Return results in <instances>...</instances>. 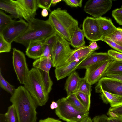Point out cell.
<instances>
[{
	"mask_svg": "<svg viewBox=\"0 0 122 122\" xmlns=\"http://www.w3.org/2000/svg\"><path fill=\"white\" fill-rule=\"evenodd\" d=\"M96 19L99 25L102 41L112 33L117 28L110 18L102 16Z\"/></svg>",
	"mask_w": 122,
	"mask_h": 122,
	"instance_id": "19",
	"label": "cell"
},
{
	"mask_svg": "<svg viewBox=\"0 0 122 122\" xmlns=\"http://www.w3.org/2000/svg\"><path fill=\"white\" fill-rule=\"evenodd\" d=\"M94 52V51L90 50L87 46L85 45L75 48L72 50L68 58L64 64L87 57Z\"/></svg>",
	"mask_w": 122,
	"mask_h": 122,
	"instance_id": "20",
	"label": "cell"
},
{
	"mask_svg": "<svg viewBox=\"0 0 122 122\" xmlns=\"http://www.w3.org/2000/svg\"><path fill=\"white\" fill-rule=\"evenodd\" d=\"M29 24L23 19L15 21L4 29L1 33L5 39L11 44L26 30Z\"/></svg>",
	"mask_w": 122,
	"mask_h": 122,
	"instance_id": "10",
	"label": "cell"
},
{
	"mask_svg": "<svg viewBox=\"0 0 122 122\" xmlns=\"http://www.w3.org/2000/svg\"><path fill=\"white\" fill-rule=\"evenodd\" d=\"M15 21L11 16L8 15L1 10H0V33L8 25Z\"/></svg>",
	"mask_w": 122,
	"mask_h": 122,
	"instance_id": "26",
	"label": "cell"
},
{
	"mask_svg": "<svg viewBox=\"0 0 122 122\" xmlns=\"http://www.w3.org/2000/svg\"><path fill=\"white\" fill-rule=\"evenodd\" d=\"M122 72V61H113L106 70L104 76L107 74Z\"/></svg>",
	"mask_w": 122,
	"mask_h": 122,
	"instance_id": "27",
	"label": "cell"
},
{
	"mask_svg": "<svg viewBox=\"0 0 122 122\" xmlns=\"http://www.w3.org/2000/svg\"><path fill=\"white\" fill-rule=\"evenodd\" d=\"M97 86L112 93L122 95V82L116 79L104 76L98 81Z\"/></svg>",
	"mask_w": 122,
	"mask_h": 122,
	"instance_id": "13",
	"label": "cell"
},
{
	"mask_svg": "<svg viewBox=\"0 0 122 122\" xmlns=\"http://www.w3.org/2000/svg\"><path fill=\"white\" fill-rule=\"evenodd\" d=\"M113 4L111 0H89L85 3L84 10L93 17H102L111 9Z\"/></svg>",
	"mask_w": 122,
	"mask_h": 122,
	"instance_id": "8",
	"label": "cell"
},
{
	"mask_svg": "<svg viewBox=\"0 0 122 122\" xmlns=\"http://www.w3.org/2000/svg\"><path fill=\"white\" fill-rule=\"evenodd\" d=\"M106 76L117 80L122 82V72L115 74H105Z\"/></svg>",
	"mask_w": 122,
	"mask_h": 122,
	"instance_id": "42",
	"label": "cell"
},
{
	"mask_svg": "<svg viewBox=\"0 0 122 122\" xmlns=\"http://www.w3.org/2000/svg\"><path fill=\"white\" fill-rule=\"evenodd\" d=\"M16 1L22 6L32 18H34L38 8L37 0H17Z\"/></svg>",
	"mask_w": 122,
	"mask_h": 122,
	"instance_id": "21",
	"label": "cell"
},
{
	"mask_svg": "<svg viewBox=\"0 0 122 122\" xmlns=\"http://www.w3.org/2000/svg\"><path fill=\"white\" fill-rule=\"evenodd\" d=\"M66 98L71 105L76 109L84 112H88L78 98L76 93L67 96Z\"/></svg>",
	"mask_w": 122,
	"mask_h": 122,
	"instance_id": "24",
	"label": "cell"
},
{
	"mask_svg": "<svg viewBox=\"0 0 122 122\" xmlns=\"http://www.w3.org/2000/svg\"><path fill=\"white\" fill-rule=\"evenodd\" d=\"M51 52L52 50L50 47L44 43L43 52L41 57H45L48 58H51Z\"/></svg>",
	"mask_w": 122,
	"mask_h": 122,
	"instance_id": "40",
	"label": "cell"
},
{
	"mask_svg": "<svg viewBox=\"0 0 122 122\" xmlns=\"http://www.w3.org/2000/svg\"><path fill=\"white\" fill-rule=\"evenodd\" d=\"M112 15L116 22L120 25H122V9L114 10L112 11Z\"/></svg>",
	"mask_w": 122,
	"mask_h": 122,
	"instance_id": "35",
	"label": "cell"
},
{
	"mask_svg": "<svg viewBox=\"0 0 122 122\" xmlns=\"http://www.w3.org/2000/svg\"><path fill=\"white\" fill-rule=\"evenodd\" d=\"M68 6L72 7H81L82 6V0H63Z\"/></svg>",
	"mask_w": 122,
	"mask_h": 122,
	"instance_id": "39",
	"label": "cell"
},
{
	"mask_svg": "<svg viewBox=\"0 0 122 122\" xmlns=\"http://www.w3.org/2000/svg\"><path fill=\"white\" fill-rule=\"evenodd\" d=\"M114 60H108L91 66L86 69L84 77L91 85L96 83L104 76L107 69Z\"/></svg>",
	"mask_w": 122,
	"mask_h": 122,
	"instance_id": "11",
	"label": "cell"
},
{
	"mask_svg": "<svg viewBox=\"0 0 122 122\" xmlns=\"http://www.w3.org/2000/svg\"><path fill=\"white\" fill-rule=\"evenodd\" d=\"M92 90L91 85L87 81L85 78H81L78 91L91 95Z\"/></svg>",
	"mask_w": 122,
	"mask_h": 122,
	"instance_id": "31",
	"label": "cell"
},
{
	"mask_svg": "<svg viewBox=\"0 0 122 122\" xmlns=\"http://www.w3.org/2000/svg\"><path fill=\"white\" fill-rule=\"evenodd\" d=\"M89 50L92 51H95V50L98 49L99 47L97 45L96 41H91L89 45L87 46Z\"/></svg>",
	"mask_w": 122,
	"mask_h": 122,
	"instance_id": "44",
	"label": "cell"
},
{
	"mask_svg": "<svg viewBox=\"0 0 122 122\" xmlns=\"http://www.w3.org/2000/svg\"><path fill=\"white\" fill-rule=\"evenodd\" d=\"M102 41L106 43L111 47L117 51L122 53V46L121 45L107 37L104 38Z\"/></svg>",
	"mask_w": 122,
	"mask_h": 122,
	"instance_id": "36",
	"label": "cell"
},
{
	"mask_svg": "<svg viewBox=\"0 0 122 122\" xmlns=\"http://www.w3.org/2000/svg\"><path fill=\"white\" fill-rule=\"evenodd\" d=\"M0 86L7 92L12 95L14 93L15 89L14 86L10 84L4 78L0 69Z\"/></svg>",
	"mask_w": 122,
	"mask_h": 122,
	"instance_id": "28",
	"label": "cell"
},
{
	"mask_svg": "<svg viewBox=\"0 0 122 122\" xmlns=\"http://www.w3.org/2000/svg\"><path fill=\"white\" fill-rule=\"evenodd\" d=\"M38 8L50 11V8L52 0H37Z\"/></svg>",
	"mask_w": 122,
	"mask_h": 122,
	"instance_id": "37",
	"label": "cell"
},
{
	"mask_svg": "<svg viewBox=\"0 0 122 122\" xmlns=\"http://www.w3.org/2000/svg\"><path fill=\"white\" fill-rule=\"evenodd\" d=\"M121 46H122V45H121Z\"/></svg>",
	"mask_w": 122,
	"mask_h": 122,
	"instance_id": "53",
	"label": "cell"
},
{
	"mask_svg": "<svg viewBox=\"0 0 122 122\" xmlns=\"http://www.w3.org/2000/svg\"><path fill=\"white\" fill-rule=\"evenodd\" d=\"M48 20L56 33L69 42L78 26V20L74 18L65 10L58 8L51 11Z\"/></svg>",
	"mask_w": 122,
	"mask_h": 122,
	"instance_id": "2",
	"label": "cell"
},
{
	"mask_svg": "<svg viewBox=\"0 0 122 122\" xmlns=\"http://www.w3.org/2000/svg\"><path fill=\"white\" fill-rule=\"evenodd\" d=\"M107 53L114 60L122 61V53L112 49L108 50Z\"/></svg>",
	"mask_w": 122,
	"mask_h": 122,
	"instance_id": "38",
	"label": "cell"
},
{
	"mask_svg": "<svg viewBox=\"0 0 122 122\" xmlns=\"http://www.w3.org/2000/svg\"><path fill=\"white\" fill-rule=\"evenodd\" d=\"M107 117L105 114L95 116L92 119L93 122H106Z\"/></svg>",
	"mask_w": 122,
	"mask_h": 122,
	"instance_id": "43",
	"label": "cell"
},
{
	"mask_svg": "<svg viewBox=\"0 0 122 122\" xmlns=\"http://www.w3.org/2000/svg\"><path fill=\"white\" fill-rule=\"evenodd\" d=\"M78 98L89 112L90 106L91 95L78 91L76 93Z\"/></svg>",
	"mask_w": 122,
	"mask_h": 122,
	"instance_id": "30",
	"label": "cell"
},
{
	"mask_svg": "<svg viewBox=\"0 0 122 122\" xmlns=\"http://www.w3.org/2000/svg\"><path fill=\"white\" fill-rule=\"evenodd\" d=\"M24 86L38 106H42L48 101L49 94L45 88L39 69L33 67L30 70Z\"/></svg>",
	"mask_w": 122,
	"mask_h": 122,
	"instance_id": "4",
	"label": "cell"
},
{
	"mask_svg": "<svg viewBox=\"0 0 122 122\" xmlns=\"http://www.w3.org/2000/svg\"><path fill=\"white\" fill-rule=\"evenodd\" d=\"M0 9L11 14L12 17L15 19L23 18L28 23L33 19L15 0H0Z\"/></svg>",
	"mask_w": 122,
	"mask_h": 122,
	"instance_id": "9",
	"label": "cell"
},
{
	"mask_svg": "<svg viewBox=\"0 0 122 122\" xmlns=\"http://www.w3.org/2000/svg\"><path fill=\"white\" fill-rule=\"evenodd\" d=\"M28 23L29 26L26 30L14 41L27 47L31 41H45L56 33L48 20H44L34 18Z\"/></svg>",
	"mask_w": 122,
	"mask_h": 122,
	"instance_id": "3",
	"label": "cell"
},
{
	"mask_svg": "<svg viewBox=\"0 0 122 122\" xmlns=\"http://www.w3.org/2000/svg\"><path fill=\"white\" fill-rule=\"evenodd\" d=\"M79 122H93L92 119L89 115L85 117Z\"/></svg>",
	"mask_w": 122,
	"mask_h": 122,
	"instance_id": "47",
	"label": "cell"
},
{
	"mask_svg": "<svg viewBox=\"0 0 122 122\" xmlns=\"http://www.w3.org/2000/svg\"><path fill=\"white\" fill-rule=\"evenodd\" d=\"M52 65V58L45 57H41L35 60L32 64L34 67L48 72H49Z\"/></svg>",
	"mask_w": 122,
	"mask_h": 122,
	"instance_id": "23",
	"label": "cell"
},
{
	"mask_svg": "<svg viewBox=\"0 0 122 122\" xmlns=\"http://www.w3.org/2000/svg\"><path fill=\"white\" fill-rule=\"evenodd\" d=\"M15 109L18 122H36L38 105L28 90L20 86L10 99Z\"/></svg>",
	"mask_w": 122,
	"mask_h": 122,
	"instance_id": "1",
	"label": "cell"
},
{
	"mask_svg": "<svg viewBox=\"0 0 122 122\" xmlns=\"http://www.w3.org/2000/svg\"><path fill=\"white\" fill-rule=\"evenodd\" d=\"M12 64L17 79L21 84H24L30 70L28 68L24 53L16 48L13 49Z\"/></svg>",
	"mask_w": 122,
	"mask_h": 122,
	"instance_id": "7",
	"label": "cell"
},
{
	"mask_svg": "<svg viewBox=\"0 0 122 122\" xmlns=\"http://www.w3.org/2000/svg\"><path fill=\"white\" fill-rule=\"evenodd\" d=\"M60 36L55 33L46 39L44 43L48 45L52 49L57 44Z\"/></svg>",
	"mask_w": 122,
	"mask_h": 122,
	"instance_id": "34",
	"label": "cell"
},
{
	"mask_svg": "<svg viewBox=\"0 0 122 122\" xmlns=\"http://www.w3.org/2000/svg\"><path fill=\"white\" fill-rule=\"evenodd\" d=\"M111 60H114L109 55L107 52H94L80 63L77 67L76 69H86L91 66L96 64Z\"/></svg>",
	"mask_w": 122,
	"mask_h": 122,
	"instance_id": "14",
	"label": "cell"
},
{
	"mask_svg": "<svg viewBox=\"0 0 122 122\" xmlns=\"http://www.w3.org/2000/svg\"><path fill=\"white\" fill-rule=\"evenodd\" d=\"M45 41H32L27 47L26 55L29 58L36 59L41 57Z\"/></svg>",
	"mask_w": 122,
	"mask_h": 122,
	"instance_id": "18",
	"label": "cell"
},
{
	"mask_svg": "<svg viewBox=\"0 0 122 122\" xmlns=\"http://www.w3.org/2000/svg\"><path fill=\"white\" fill-rule=\"evenodd\" d=\"M48 15V10L45 9H43L41 12V15L43 17H45L47 16Z\"/></svg>",
	"mask_w": 122,
	"mask_h": 122,
	"instance_id": "50",
	"label": "cell"
},
{
	"mask_svg": "<svg viewBox=\"0 0 122 122\" xmlns=\"http://www.w3.org/2000/svg\"><path fill=\"white\" fill-rule=\"evenodd\" d=\"M121 8L122 9V5H121Z\"/></svg>",
	"mask_w": 122,
	"mask_h": 122,
	"instance_id": "52",
	"label": "cell"
},
{
	"mask_svg": "<svg viewBox=\"0 0 122 122\" xmlns=\"http://www.w3.org/2000/svg\"><path fill=\"white\" fill-rule=\"evenodd\" d=\"M87 57L76 60L55 68L54 72L57 80H59L69 76L75 71L78 65Z\"/></svg>",
	"mask_w": 122,
	"mask_h": 122,
	"instance_id": "15",
	"label": "cell"
},
{
	"mask_svg": "<svg viewBox=\"0 0 122 122\" xmlns=\"http://www.w3.org/2000/svg\"><path fill=\"white\" fill-rule=\"evenodd\" d=\"M39 70L45 88L49 94L52 90L53 85V82L50 76L49 72Z\"/></svg>",
	"mask_w": 122,
	"mask_h": 122,
	"instance_id": "25",
	"label": "cell"
},
{
	"mask_svg": "<svg viewBox=\"0 0 122 122\" xmlns=\"http://www.w3.org/2000/svg\"><path fill=\"white\" fill-rule=\"evenodd\" d=\"M5 114L9 122H18L16 112L12 104L8 107Z\"/></svg>",
	"mask_w": 122,
	"mask_h": 122,
	"instance_id": "32",
	"label": "cell"
},
{
	"mask_svg": "<svg viewBox=\"0 0 122 122\" xmlns=\"http://www.w3.org/2000/svg\"><path fill=\"white\" fill-rule=\"evenodd\" d=\"M106 122H122V117H107Z\"/></svg>",
	"mask_w": 122,
	"mask_h": 122,
	"instance_id": "45",
	"label": "cell"
},
{
	"mask_svg": "<svg viewBox=\"0 0 122 122\" xmlns=\"http://www.w3.org/2000/svg\"><path fill=\"white\" fill-rule=\"evenodd\" d=\"M106 37L121 45L122 44V28L117 27L112 33Z\"/></svg>",
	"mask_w": 122,
	"mask_h": 122,
	"instance_id": "29",
	"label": "cell"
},
{
	"mask_svg": "<svg viewBox=\"0 0 122 122\" xmlns=\"http://www.w3.org/2000/svg\"><path fill=\"white\" fill-rule=\"evenodd\" d=\"M58 107L55 113L60 119L67 122H79L89 115V112L80 111L73 106L66 97L59 99L56 102Z\"/></svg>",
	"mask_w": 122,
	"mask_h": 122,
	"instance_id": "5",
	"label": "cell"
},
{
	"mask_svg": "<svg viewBox=\"0 0 122 122\" xmlns=\"http://www.w3.org/2000/svg\"><path fill=\"white\" fill-rule=\"evenodd\" d=\"M62 1L61 0H52V4L53 5H55L57 3Z\"/></svg>",
	"mask_w": 122,
	"mask_h": 122,
	"instance_id": "51",
	"label": "cell"
},
{
	"mask_svg": "<svg viewBox=\"0 0 122 122\" xmlns=\"http://www.w3.org/2000/svg\"><path fill=\"white\" fill-rule=\"evenodd\" d=\"M108 111L112 112L117 116L122 117V105L115 107H111Z\"/></svg>",
	"mask_w": 122,
	"mask_h": 122,
	"instance_id": "41",
	"label": "cell"
},
{
	"mask_svg": "<svg viewBox=\"0 0 122 122\" xmlns=\"http://www.w3.org/2000/svg\"><path fill=\"white\" fill-rule=\"evenodd\" d=\"M39 122H62L61 121L58 119L48 117L44 119H41Z\"/></svg>",
	"mask_w": 122,
	"mask_h": 122,
	"instance_id": "46",
	"label": "cell"
},
{
	"mask_svg": "<svg viewBox=\"0 0 122 122\" xmlns=\"http://www.w3.org/2000/svg\"><path fill=\"white\" fill-rule=\"evenodd\" d=\"M0 122H9L5 114H0Z\"/></svg>",
	"mask_w": 122,
	"mask_h": 122,
	"instance_id": "48",
	"label": "cell"
},
{
	"mask_svg": "<svg viewBox=\"0 0 122 122\" xmlns=\"http://www.w3.org/2000/svg\"><path fill=\"white\" fill-rule=\"evenodd\" d=\"M70 45L69 42L60 37L57 44L52 49L53 67L56 68L65 63L72 50Z\"/></svg>",
	"mask_w": 122,
	"mask_h": 122,
	"instance_id": "6",
	"label": "cell"
},
{
	"mask_svg": "<svg viewBox=\"0 0 122 122\" xmlns=\"http://www.w3.org/2000/svg\"><path fill=\"white\" fill-rule=\"evenodd\" d=\"M11 44L6 41L2 34H0V53L10 52L11 49Z\"/></svg>",
	"mask_w": 122,
	"mask_h": 122,
	"instance_id": "33",
	"label": "cell"
},
{
	"mask_svg": "<svg viewBox=\"0 0 122 122\" xmlns=\"http://www.w3.org/2000/svg\"><path fill=\"white\" fill-rule=\"evenodd\" d=\"M58 106V105L56 102L54 101L52 102L51 103L50 105V108L52 110L57 108Z\"/></svg>",
	"mask_w": 122,
	"mask_h": 122,
	"instance_id": "49",
	"label": "cell"
},
{
	"mask_svg": "<svg viewBox=\"0 0 122 122\" xmlns=\"http://www.w3.org/2000/svg\"><path fill=\"white\" fill-rule=\"evenodd\" d=\"M96 93H100V96L104 103H109L111 107H115L122 105V95L112 93L106 92L100 86H96Z\"/></svg>",
	"mask_w": 122,
	"mask_h": 122,
	"instance_id": "16",
	"label": "cell"
},
{
	"mask_svg": "<svg viewBox=\"0 0 122 122\" xmlns=\"http://www.w3.org/2000/svg\"><path fill=\"white\" fill-rule=\"evenodd\" d=\"M85 37L82 29L79 27L75 30L70 41V45L75 48H79L85 45Z\"/></svg>",
	"mask_w": 122,
	"mask_h": 122,
	"instance_id": "22",
	"label": "cell"
},
{
	"mask_svg": "<svg viewBox=\"0 0 122 122\" xmlns=\"http://www.w3.org/2000/svg\"><path fill=\"white\" fill-rule=\"evenodd\" d=\"M68 76L65 85V89L67 93V96L77 92L81 79L75 71Z\"/></svg>",
	"mask_w": 122,
	"mask_h": 122,
	"instance_id": "17",
	"label": "cell"
},
{
	"mask_svg": "<svg viewBox=\"0 0 122 122\" xmlns=\"http://www.w3.org/2000/svg\"><path fill=\"white\" fill-rule=\"evenodd\" d=\"M82 30L88 40L91 41H102L99 25L96 18L89 17L85 18L82 25Z\"/></svg>",
	"mask_w": 122,
	"mask_h": 122,
	"instance_id": "12",
	"label": "cell"
}]
</instances>
